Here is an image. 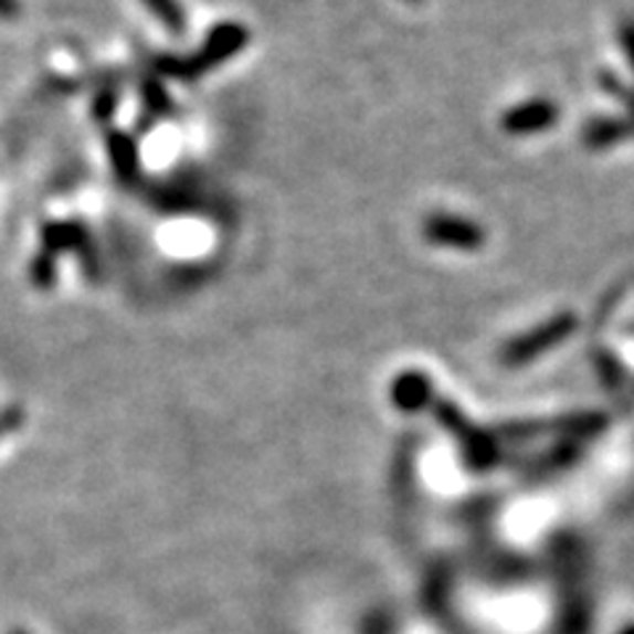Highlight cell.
Listing matches in <instances>:
<instances>
[{
  "mask_svg": "<svg viewBox=\"0 0 634 634\" xmlns=\"http://www.w3.org/2000/svg\"><path fill=\"white\" fill-rule=\"evenodd\" d=\"M3 423H6V421H0V434H3V431H6V429H9V426H3Z\"/></svg>",
  "mask_w": 634,
  "mask_h": 634,
  "instance_id": "15",
  "label": "cell"
},
{
  "mask_svg": "<svg viewBox=\"0 0 634 634\" xmlns=\"http://www.w3.org/2000/svg\"><path fill=\"white\" fill-rule=\"evenodd\" d=\"M144 6L159 19L167 32H172V35H183L186 11H183V6H180V0H144Z\"/></svg>",
  "mask_w": 634,
  "mask_h": 634,
  "instance_id": "9",
  "label": "cell"
},
{
  "mask_svg": "<svg viewBox=\"0 0 634 634\" xmlns=\"http://www.w3.org/2000/svg\"><path fill=\"white\" fill-rule=\"evenodd\" d=\"M600 83H603V87L611 93V96L624 101L626 109H630L634 117V87H626L624 83H619L616 77H611V74H600Z\"/></svg>",
  "mask_w": 634,
  "mask_h": 634,
  "instance_id": "11",
  "label": "cell"
},
{
  "mask_svg": "<svg viewBox=\"0 0 634 634\" xmlns=\"http://www.w3.org/2000/svg\"><path fill=\"white\" fill-rule=\"evenodd\" d=\"M249 43V30L239 22H220L214 30H209L199 51L188 59H159V70L178 80H199L201 74L218 70L222 62L239 56Z\"/></svg>",
  "mask_w": 634,
  "mask_h": 634,
  "instance_id": "1",
  "label": "cell"
},
{
  "mask_svg": "<svg viewBox=\"0 0 634 634\" xmlns=\"http://www.w3.org/2000/svg\"><path fill=\"white\" fill-rule=\"evenodd\" d=\"M558 117H561V109H558L556 101L531 98L505 112L500 127L503 133L521 138V135H537L550 130V127L558 123Z\"/></svg>",
  "mask_w": 634,
  "mask_h": 634,
  "instance_id": "4",
  "label": "cell"
},
{
  "mask_svg": "<svg viewBox=\"0 0 634 634\" xmlns=\"http://www.w3.org/2000/svg\"><path fill=\"white\" fill-rule=\"evenodd\" d=\"M19 11H22L19 0H0V19H6V22L17 19Z\"/></svg>",
  "mask_w": 634,
  "mask_h": 634,
  "instance_id": "14",
  "label": "cell"
},
{
  "mask_svg": "<svg viewBox=\"0 0 634 634\" xmlns=\"http://www.w3.org/2000/svg\"><path fill=\"white\" fill-rule=\"evenodd\" d=\"M410 3H421V0H410Z\"/></svg>",
  "mask_w": 634,
  "mask_h": 634,
  "instance_id": "16",
  "label": "cell"
},
{
  "mask_svg": "<svg viewBox=\"0 0 634 634\" xmlns=\"http://www.w3.org/2000/svg\"><path fill=\"white\" fill-rule=\"evenodd\" d=\"M40 241H43V252L53 256L62 252H74L91 260V239H87V231L83 225H77V222H51L40 233Z\"/></svg>",
  "mask_w": 634,
  "mask_h": 634,
  "instance_id": "5",
  "label": "cell"
},
{
  "mask_svg": "<svg viewBox=\"0 0 634 634\" xmlns=\"http://www.w3.org/2000/svg\"><path fill=\"white\" fill-rule=\"evenodd\" d=\"M109 157L119 180L130 183L135 175H138V146H135L130 135L109 133Z\"/></svg>",
  "mask_w": 634,
  "mask_h": 634,
  "instance_id": "8",
  "label": "cell"
},
{
  "mask_svg": "<svg viewBox=\"0 0 634 634\" xmlns=\"http://www.w3.org/2000/svg\"><path fill=\"white\" fill-rule=\"evenodd\" d=\"M619 40H622V51L634 72V19H624V22L619 24Z\"/></svg>",
  "mask_w": 634,
  "mask_h": 634,
  "instance_id": "12",
  "label": "cell"
},
{
  "mask_svg": "<svg viewBox=\"0 0 634 634\" xmlns=\"http://www.w3.org/2000/svg\"><path fill=\"white\" fill-rule=\"evenodd\" d=\"M30 275L38 288H51L53 283H56V256L49 252H40L35 260H32Z\"/></svg>",
  "mask_w": 634,
  "mask_h": 634,
  "instance_id": "10",
  "label": "cell"
},
{
  "mask_svg": "<svg viewBox=\"0 0 634 634\" xmlns=\"http://www.w3.org/2000/svg\"><path fill=\"white\" fill-rule=\"evenodd\" d=\"M577 326L579 320L573 313H561L550 317V320L539 323V326L535 330H529V334H521L518 339L505 344L500 352V362L508 368L526 366V362L537 360V357L550 352V349L561 347L573 330H577Z\"/></svg>",
  "mask_w": 634,
  "mask_h": 634,
  "instance_id": "2",
  "label": "cell"
},
{
  "mask_svg": "<svg viewBox=\"0 0 634 634\" xmlns=\"http://www.w3.org/2000/svg\"><path fill=\"white\" fill-rule=\"evenodd\" d=\"M634 135V119H592L584 125L582 140L587 148H609L613 144H622V140L632 138Z\"/></svg>",
  "mask_w": 634,
  "mask_h": 634,
  "instance_id": "6",
  "label": "cell"
},
{
  "mask_svg": "<svg viewBox=\"0 0 634 634\" xmlns=\"http://www.w3.org/2000/svg\"><path fill=\"white\" fill-rule=\"evenodd\" d=\"M114 109H117V96H114V93H104V96L96 101V117L98 119H109Z\"/></svg>",
  "mask_w": 634,
  "mask_h": 634,
  "instance_id": "13",
  "label": "cell"
},
{
  "mask_svg": "<svg viewBox=\"0 0 634 634\" xmlns=\"http://www.w3.org/2000/svg\"><path fill=\"white\" fill-rule=\"evenodd\" d=\"M423 235L429 244L457 249V252H476L487 244V233L474 220L455 218V214H431L423 222Z\"/></svg>",
  "mask_w": 634,
  "mask_h": 634,
  "instance_id": "3",
  "label": "cell"
},
{
  "mask_svg": "<svg viewBox=\"0 0 634 634\" xmlns=\"http://www.w3.org/2000/svg\"><path fill=\"white\" fill-rule=\"evenodd\" d=\"M431 394V381L429 376L418 373V370H408V373L397 376L394 389H391V397H394V404L402 410H418L423 408Z\"/></svg>",
  "mask_w": 634,
  "mask_h": 634,
  "instance_id": "7",
  "label": "cell"
}]
</instances>
